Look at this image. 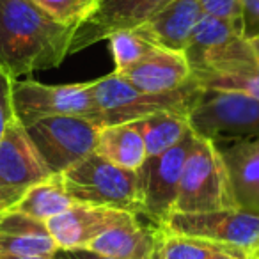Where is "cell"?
<instances>
[{
    "label": "cell",
    "instance_id": "obj_17",
    "mask_svg": "<svg viewBox=\"0 0 259 259\" xmlns=\"http://www.w3.org/2000/svg\"><path fill=\"white\" fill-rule=\"evenodd\" d=\"M94 153L128 170H139L148 158L137 121L100 128Z\"/></svg>",
    "mask_w": 259,
    "mask_h": 259
},
{
    "label": "cell",
    "instance_id": "obj_28",
    "mask_svg": "<svg viewBox=\"0 0 259 259\" xmlns=\"http://www.w3.org/2000/svg\"><path fill=\"white\" fill-rule=\"evenodd\" d=\"M241 25L247 39L259 37V0H241Z\"/></svg>",
    "mask_w": 259,
    "mask_h": 259
},
{
    "label": "cell",
    "instance_id": "obj_10",
    "mask_svg": "<svg viewBox=\"0 0 259 259\" xmlns=\"http://www.w3.org/2000/svg\"><path fill=\"white\" fill-rule=\"evenodd\" d=\"M54 174L32 144L25 126L13 119L0 141V213L9 211L20 199Z\"/></svg>",
    "mask_w": 259,
    "mask_h": 259
},
{
    "label": "cell",
    "instance_id": "obj_13",
    "mask_svg": "<svg viewBox=\"0 0 259 259\" xmlns=\"http://www.w3.org/2000/svg\"><path fill=\"white\" fill-rule=\"evenodd\" d=\"M135 219V213L122 209L75 204L48 220L47 227L57 243V248H78L89 247L105 231Z\"/></svg>",
    "mask_w": 259,
    "mask_h": 259
},
{
    "label": "cell",
    "instance_id": "obj_1",
    "mask_svg": "<svg viewBox=\"0 0 259 259\" xmlns=\"http://www.w3.org/2000/svg\"><path fill=\"white\" fill-rule=\"evenodd\" d=\"M75 27L64 25L32 0H0V69L18 80L57 68L69 55Z\"/></svg>",
    "mask_w": 259,
    "mask_h": 259
},
{
    "label": "cell",
    "instance_id": "obj_34",
    "mask_svg": "<svg viewBox=\"0 0 259 259\" xmlns=\"http://www.w3.org/2000/svg\"><path fill=\"white\" fill-rule=\"evenodd\" d=\"M52 259H59V257H55V255H54V257H52Z\"/></svg>",
    "mask_w": 259,
    "mask_h": 259
},
{
    "label": "cell",
    "instance_id": "obj_22",
    "mask_svg": "<svg viewBox=\"0 0 259 259\" xmlns=\"http://www.w3.org/2000/svg\"><path fill=\"white\" fill-rule=\"evenodd\" d=\"M108 43H110L108 47H110L112 57H114L115 73L134 66L156 47V45L149 43L144 36H141L135 29L119 30V32L112 34L108 37Z\"/></svg>",
    "mask_w": 259,
    "mask_h": 259
},
{
    "label": "cell",
    "instance_id": "obj_21",
    "mask_svg": "<svg viewBox=\"0 0 259 259\" xmlns=\"http://www.w3.org/2000/svg\"><path fill=\"white\" fill-rule=\"evenodd\" d=\"M137 122L144 137L148 158L169 151L178 142L183 141L185 135L192 130L187 115L172 112H162Z\"/></svg>",
    "mask_w": 259,
    "mask_h": 259
},
{
    "label": "cell",
    "instance_id": "obj_15",
    "mask_svg": "<svg viewBox=\"0 0 259 259\" xmlns=\"http://www.w3.org/2000/svg\"><path fill=\"white\" fill-rule=\"evenodd\" d=\"M202 16L204 13L199 0H172L135 30L156 47L183 52Z\"/></svg>",
    "mask_w": 259,
    "mask_h": 259
},
{
    "label": "cell",
    "instance_id": "obj_12",
    "mask_svg": "<svg viewBox=\"0 0 259 259\" xmlns=\"http://www.w3.org/2000/svg\"><path fill=\"white\" fill-rule=\"evenodd\" d=\"M172 0H98L73 32L69 55L85 50L101 39H108L119 30L144 25Z\"/></svg>",
    "mask_w": 259,
    "mask_h": 259
},
{
    "label": "cell",
    "instance_id": "obj_6",
    "mask_svg": "<svg viewBox=\"0 0 259 259\" xmlns=\"http://www.w3.org/2000/svg\"><path fill=\"white\" fill-rule=\"evenodd\" d=\"M195 134L209 141L259 137V98L234 91L201 89L188 112Z\"/></svg>",
    "mask_w": 259,
    "mask_h": 259
},
{
    "label": "cell",
    "instance_id": "obj_32",
    "mask_svg": "<svg viewBox=\"0 0 259 259\" xmlns=\"http://www.w3.org/2000/svg\"><path fill=\"white\" fill-rule=\"evenodd\" d=\"M209 259H238V257L233 254H227V252H217V254H213Z\"/></svg>",
    "mask_w": 259,
    "mask_h": 259
},
{
    "label": "cell",
    "instance_id": "obj_19",
    "mask_svg": "<svg viewBox=\"0 0 259 259\" xmlns=\"http://www.w3.org/2000/svg\"><path fill=\"white\" fill-rule=\"evenodd\" d=\"M75 206L73 199L69 197L68 190L64 187L61 174H54L48 180L34 185L20 202L9 211H20L23 215H29L32 219H37L41 222H48L54 217L64 213Z\"/></svg>",
    "mask_w": 259,
    "mask_h": 259
},
{
    "label": "cell",
    "instance_id": "obj_11",
    "mask_svg": "<svg viewBox=\"0 0 259 259\" xmlns=\"http://www.w3.org/2000/svg\"><path fill=\"white\" fill-rule=\"evenodd\" d=\"M195 141V132L190 130L174 148L162 155L149 156L137 170L142 199V215L162 226L174 213L181 174Z\"/></svg>",
    "mask_w": 259,
    "mask_h": 259
},
{
    "label": "cell",
    "instance_id": "obj_7",
    "mask_svg": "<svg viewBox=\"0 0 259 259\" xmlns=\"http://www.w3.org/2000/svg\"><path fill=\"white\" fill-rule=\"evenodd\" d=\"M163 229L233 248L247 259L259 252V215L240 208L204 213H172Z\"/></svg>",
    "mask_w": 259,
    "mask_h": 259
},
{
    "label": "cell",
    "instance_id": "obj_25",
    "mask_svg": "<svg viewBox=\"0 0 259 259\" xmlns=\"http://www.w3.org/2000/svg\"><path fill=\"white\" fill-rule=\"evenodd\" d=\"M47 15L64 25L76 27L98 0H32Z\"/></svg>",
    "mask_w": 259,
    "mask_h": 259
},
{
    "label": "cell",
    "instance_id": "obj_27",
    "mask_svg": "<svg viewBox=\"0 0 259 259\" xmlns=\"http://www.w3.org/2000/svg\"><path fill=\"white\" fill-rule=\"evenodd\" d=\"M206 16L215 18H241V0H199Z\"/></svg>",
    "mask_w": 259,
    "mask_h": 259
},
{
    "label": "cell",
    "instance_id": "obj_26",
    "mask_svg": "<svg viewBox=\"0 0 259 259\" xmlns=\"http://www.w3.org/2000/svg\"><path fill=\"white\" fill-rule=\"evenodd\" d=\"M13 80L0 69V141L4 137L6 130L15 119V110H13V96H11Z\"/></svg>",
    "mask_w": 259,
    "mask_h": 259
},
{
    "label": "cell",
    "instance_id": "obj_5",
    "mask_svg": "<svg viewBox=\"0 0 259 259\" xmlns=\"http://www.w3.org/2000/svg\"><path fill=\"white\" fill-rule=\"evenodd\" d=\"M238 208L227 167L213 141L195 134L181 174L174 213H204Z\"/></svg>",
    "mask_w": 259,
    "mask_h": 259
},
{
    "label": "cell",
    "instance_id": "obj_23",
    "mask_svg": "<svg viewBox=\"0 0 259 259\" xmlns=\"http://www.w3.org/2000/svg\"><path fill=\"white\" fill-rule=\"evenodd\" d=\"M55 252H57V243L50 234L34 236V234L0 233V254L20 255V257H36V255L54 257Z\"/></svg>",
    "mask_w": 259,
    "mask_h": 259
},
{
    "label": "cell",
    "instance_id": "obj_18",
    "mask_svg": "<svg viewBox=\"0 0 259 259\" xmlns=\"http://www.w3.org/2000/svg\"><path fill=\"white\" fill-rule=\"evenodd\" d=\"M89 248L115 259H151L155 248V229L141 226L139 220H130L105 231Z\"/></svg>",
    "mask_w": 259,
    "mask_h": 259
},
{
    "label": "cell",
    "instance_id": "obj_29",
    "mask_svg": "<svg viewBox=\"0 0 259 259\" xmlns=\"http://www.w3.org/2000/svg\"><path fill=\"white\" fill-rule=\"evenodd\" d=\"M55 257L59 259H115L110 255L100 254L89 247H78V248H57Z\"/></svg>",
    "mask_w": 259,
    "mask_h": 259
},
{
    "label": "cell",
    "instance_id": "obj_31",
    "mask_svg": "<svg viewBox=\"0 0 259 259\" xmlns=\"http://www.w3.org/2000/svg\"><path fill=\"white\" fill-rule=\"evenodd\" d=\"M0 259H52V257H47V255H36V257H20V255L0 254Z\"/></svg>",
    "mask_w": 259,
    "mask_h": 259
},
{
    "label": "cell",
    "instance_id": "obj_2",
    "mask_svg": "<svg viewBox=\"0 0 259 259\" xmlns=\"http://www.w3.org/2000/svg\"><path fill=\"white\" fill-rule=\"evenodd\" d=\"M91 91L98 110L96 124L103 128L141 121L162 112H172L188 117L201 87L190 80V83L170 93H146L126 82L117 73H110L91 82Z\"/></svg>",
    "mask_w": 259,
    "mask_h": 259
},
{
    "label": "cell",
    "instance_id": "obj_24",
    "mask_svg": "<svg viewBox=\"0 0 259 259\" xmlns=\"http://www.w3.org/2000/svg\"><path fill=\"white\" fill-rule=\"evenodd\" d=\"M192 80L201 89L234 91L259 98V75H192Z\"/></svg>",
    "mask_w": 259,
    "mask_h": 259
},
{
    "label": "cell",
    "instance_id": "obj_9",
    "mask_svg": "<svg viewBox=\"0 0 259 259\" xmlns=\"http://www.w3.org/2000/svg\"><path fill=\"white\" fill-rule=\"evenodd\" d=\"M11 96L15 117L23 126L37 119L55 117V115H75V117L89 119L94 124L98 121L91 82L47 85L36 80H13Z\"/></svg>",
    "mask_w": 259,
    "mask_h": 259
},
{
    "label": "cell",
    "instance_id": "obj_16",
    "mask_svg": "<svg viewBox=\"0 0 259 259\" xmlns=\"http://www.w3.org/2000/svg\"><path fill=\"white\" fill-rule=\"evenodd\" d=\"M220 153L236 206L259 215V137L240 141Z\"/></svg>",
    "mask_w": 259,
    "mask_h": 259
},
{
    "label": "cell",
    "instance_id": "obj_3",
    "mask_svg": "<svg viewBox=\"0 0 259 259\" xmlns=\"http://www.w3.org/2000/svg\"><path fill=\"white\" fill-rule=\"evenodd\" d=\"M192 75H255L252 41L241 18L202 16L183 50Z\"/></svg>",
    "mask_w": 259,
    "mask_h": 259
},
{
    "label": "cell",
    "instance_id": "obj_4",
    "mask_svg": "<svg viewBox=\"0 0 259 259\" xmlns=\"http://www.w3.org/2000/svg\"><path fill=\"white\" fill-rule=\"evenodd\" d=\"M61 176L75 204L122 209L142 215L137 170L122 169L103 156L91 153Z\"/></svg>",
    "mask_w": 259,
    "mask_h": 259
},
{
    "label": "cell",
    "instance_id": "obj_20",
    "mask_svg": "<svg viewBox=\"0 0 259 259\" xmlns=\"http://www.w3.org/2000/svg\"><path fill=\"white\" fill-rule=\"evenodd\" d=\"M217 252H227L238 259H247L240 252L211 241L174 234L162 226H156L155 229V248L151 259H209Z\"/></svg>",
    "mask_w": 259,
    "mask_h": 259
},
{
    "label": "cell",
    "instance_id": "obj_30",
    "mask_svg": "<svg viewBox=\"0 0 259 259\" xmlns=\"http://www.w3.org/2000/svg\"><path fill=\"white\" fill-rule=\"evenodd\" d=\"M252 41V48H254V57H255V75H259V37H254Z\"/></svg>",
    "mask_w": 259,
    "mask_h": 259
},
{
    "label": "cell",
    "instance_id": "obj_8",
    "mask_svg": "<svg viewBox=\"0 0 259 259\" xmlns=\"http://www.w3.org/2000/svg\"><path fill=\"white\" fill-rule=\"evenodd\" d=\"M25 130L52 174H64L94 153L100 132L89 119L75 115L37 119Z\"/></svg>",
    "mask_w": 259,
    "mask_h": 259
},
{
    "label": "cell",
    "instance_id": "obj_14",
    "mask_svg": "<svg viewBox=\"0 0 259 259\" xmlns=\"http://www.w3.org/2000/svg\"><path fill=\"white\" fill-rule=\"evenodd\" d=\"M117 75L146 93H170L190 83L192 69L183 52L155 47L141 61Z\"/></svg>",
    "mask_w": 259,
    "mask_h": 259
},
{
    "label": "cell",
    "instance_id": "obj_33",
    "mask_svg": "<svg viewBox=\"0 0 259 259\" xmlns=\"http://www.w3.org/2000/svg\"><path fill=\"white\" fill-rule=\"evenodd\" d=\"M252 259H259V252H257V254H255V255H254V257H252Z\"/></svg>",
    "mask_w": 259,
    "mask_h": 259
}]
</instances>
